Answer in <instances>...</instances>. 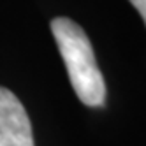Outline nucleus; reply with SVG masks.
<instances>
[{
  "instance_id": "f257e3e1",
  "label": "nucleus",
  "mask_w": 146,
  "mask_h": 146,
  "mask_svg": "<svg viewBox=\"0 0 146 146\" xmlns=\"http://www.w3.org/2000/svg\"><path fill=\"white\" fill-rule=\"evenodd\" d=\"M51 32L79 100L90 108L104 106L106 83L85 30L69 18H55L51 21Z\"/></svg>"
},
{
  "instance_id": "f03ea898",
  "label": "nucleus",
  "mask_w": 146,
  "mask_h": 146,
  "mask_svg": "<svg viewBox=\"0 0 146 146\" xmlns=\"http://www.w3.org/2000/svg\"><path fill=\"white\" fill-rule=\"evenodd\" d=\"M0 146H35L27 109L4 86H0Z\"/></svg>"
},
{
  "instance_id": "7ed1b4c3",
  "label": "nucleus",
  "mask_w": 146,
  "mask_h": 146,
  "mask_svg": "<svg viewBox=\"0 0 146 146\" xmlns=\"http://www.w3.org/2000/svg\"><path fill=\"white\" fill-rule=\"evenodd\" d=\"M129 2L137 9V13L141 14V18H143V21H144V25H146V0H129Z\"/></svg>"
}]
</instances>
